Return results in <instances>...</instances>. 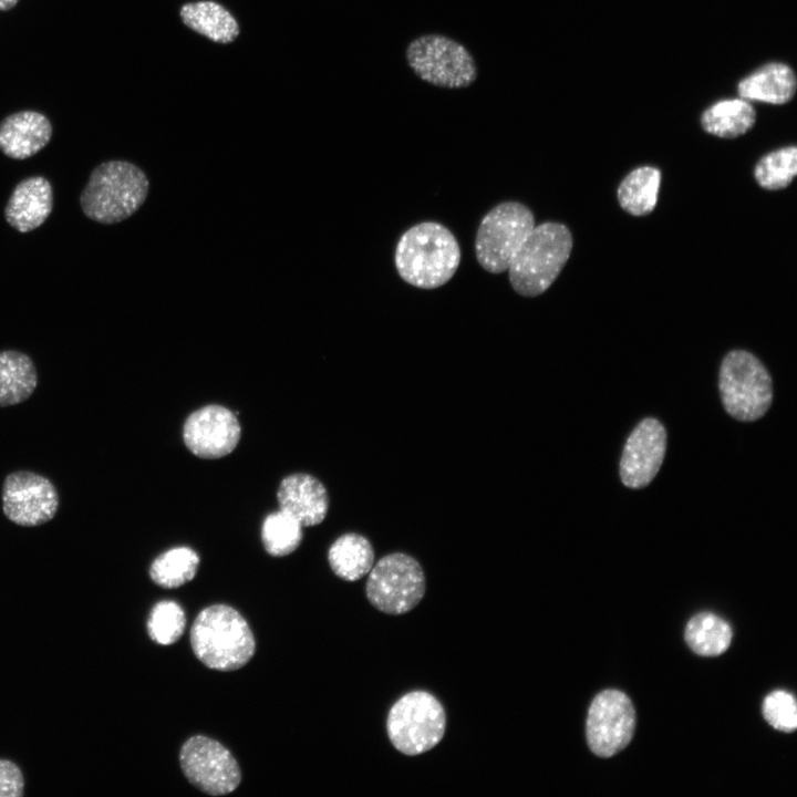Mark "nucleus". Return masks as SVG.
Returning a JSON list of instances; mask_svg holds the SVG:
<instances>
[{"mask_svg":"<svg viewBox=\"0 0 797 797\" xmlns=\"http://www.w3.org/2000/svg\"><path fill=\"white\" fill-rule=\"evenodd\" d=\"M23 794V776L12 762L0 759V797H19Z\"/></svg>","mask_w":797,"mask_h":797,"instance_id":"nucleus-30","label":"nucleus"},{"mask_svg":"<svg viewBox=\"0 0 797 797\" xmlns=\"http://www.w3.org/2000/svg\"><path fill=\"white\" fill-rule=\"evenodd\" d=\"M149 180L145 172L127 161L97 165L80 195L84 215L112 225L130 218L147 198Z\"/></svg>","mask_w":797,"mask_h":797,"instance_id":"nucleus-3","label":"nucleus"},{"mask_svg":"<svg viewBox=\"0 0 797 797\" xmlns=\"http://www.w3.org/2000/svg\"><path fill=\"white\" fill-rule=\"evenodd\" d=\"M38 385L32 359L22 352H0V407L24 402Z\"/></svg>","mask_w":797,"mask_h":797,"instance_id":"nucleus-19","label":"nucleus"},{"mask_svg":"<svg viewBox=\"0 0 797 797\" xmlns=\"http://www.w3.org/2000/svg\"><path fill=\"white\" fill-rule=\"evenodd\" d=\"M51 136L52 125L43 114L13 113L0 123V151L10 158L25 159L46 146Z\"/></svg>","mask_w":797,"mask_h":797,"instance_id":"nucleus-17","label":"nucleus"},{"mask_svg":"<svg viewBox=\"0 0 797 797\" xmlns=\"http://www.w3.org/2000/svg\"><path fill=\"white\" fill-rule=\"evenodd\" d=\"M332 571L345 581H356L373 567L374 550L368 538L348 532L334 540L328 552Z\"/></svg>","mask_w":797,"mask_h":797,"instance_id":"nucleus-20","label":"nucleus"},{"mask_svg":"<svg viewBox=\"0 0 797 797\" xmlns=\"http://www.w3.org/2000/svg\"><path fill=\"white\" fill-rule=\"evenodd\" d=\"M635 711L630 698L618 690H605L591 702L586 724L588 745L593 754L608 758L632 739Z\"/></svg>","mask_w":797,"mask_h":797,"instance_id":"nucleus-11","label":"nucleus"},{"mask_svg":"<svg viewBox=\"0 0 797 797\" xmlns=\"http://www.w3.org/2000/svg\"><path fill=\"white\" fill-rule=\"evenodd\" d=\"M59 508V494L52 482L34 472L10 473L2 485V510L6 517L24 527L50 521Z\"/></svg>","mask_w":797,"mask_h":797,"instance_id":"nucleus-12","label":"nucleus"},{"mask_svg":"<svg viewBox=\"0 0 797 797\" xmlns=\"http://www.w3.org/2000/svg\"><path fill=\"white\" fill-rule=\"evenodd\" d=\"M53 208L51 183L43 176H30L13 188L4 208L7 222L19 232L40 227Z\"/></svg>","mask_w":797,"mask_h":797,"instance_id":"nucleus-16","label":"nucleus"},{"mask_svg":"<svg viewBox=\"0 0 797 797\" xmlns=\"http://www.w3.org/2000/svg\"><path fill=\"white\" fill-rule=\"evenodd\" d=\"M797 173V148L787 146L763 156L755 166L758 185L768 190L787 187Z\"/></svg>","mask_w":797,"mask_h":797,"instance_id":"nucleus-27","label":"nucleus"},{"mask_svg":"<svg viewBox=\"0 0 797 797\" xmlns=\"http://www.w3.org/2000/svg\"><path fill=\"white\" fill-rule=\"evenodd\" d=\"M661 172L651 166L633 169L618 187L620 206L631 215L643 216L651 213L658 201Z\"/></svg>","mask_w":797,"mask_h":797,"instance_id":"nucleus-23","label":"nucleus"},{"mask_svg":"<svg viewBox=\"0 0 797 797\" xmlns=\"http://www.w3.org/2000/svg\"><path fill=\"white\" fill-rule=\"evenodd\" d=\"M198 553L189 547H174L157 556L151 565V579L167 589L178 588L197 573Z\"/></svg>","mask_w":797,"mask_h":797,"instance_id":"nucleus-25","label":"nucleus"},{"mask_svg":"<svg viewBox=\"0 0 797 797\" xmlns=\"http://www.w3.org/2000/svg\"><path fill=\"white\" fill-rule=\"evenodd\" d=\"M279 509L302 527L322 522L329 510V496L324 485L314 476L296 473L284 477L278 488Z\"/></svg>","mask_w":797,"mask_h":797,"instance_id":"nucleus-15","label":"nucleus"},{"mask_svg":"<svg viewBox=\"0 0 797 797\" xmlns=\"http://www.w3.org/2000/svg\"><path fill=\"white\" fill-rule=\"evenodd\" d=\"M179 14L192 30L217 43H229L239 34V25L230 12L214 1L186 3Z\"/></svg>","mask_w":797,"mask_h":797,"instance_id":"nucleus-21","label":"nucleus"},{"mask_svg":"<svg viewBox=\"0 0 797 797\" xmlns=\"http://www.w3.org/2000/svg\"><path fill=\"white\" fill-rule=\"evenodd\" d=\"M534 227V213L522 203L510 200L493 207L476 231L475 255L480 267L493 275L507 271Z\"/></svg>","mask_w":797,"mask_h":797,"instance_id":"nucleus-7","label":"nucleus"},{"mask_svg":"<svg viewBox=\"0 0 797 797\" xmlns=\"http://www.w3.org/2000/svg\"><path fill=\"white\" fill-rule=\"evenodd\" d=\"M756 121V112L749 101L742 97L721 100L707 107L701 116V125L708 134L735 138L749 131Z\"/></svg>","mask_w":797,"mask_h":797,"instance_id":"nucleus-22","label":"nucleus"},{"mask_svg":"<svg viewBox=\"0 0 797 797\" xmlns=\"http://www.w3.org/2000/svg\"><path fill=\"white\" fill-rule=\"evenodd\" d=\"M19 0H0V11L13 8Z\"/></svg>","mask_w":797,"mask_h":797,"instance_id":"nucleus-31","label":"nucleus"},{"mask_svg":"<svg viewBox=\"0 0 797 797\" xmlns=\"http://www.w3.org/2000/svg\"><path fill=\"white\" fill-rule=\"evenodd\" d=\"M729 624L716 614L703 612L686 624L684 638L690 649L703 656L724 653L732 641Z\"/></svg>","mask_w":797,"mask_h":797,"instance_id":"nucleus-24","label":"nucleus"},{"mask_svg":"<svg viewBox=\"0 0 797 797\" xmlns=\"http://www.w3.org/2000/svg\"><path fill=\"white\" fill-rule=\"evenodd\" d=\"M666 432L660 421L643 418L629 435L620 459V478L633 489L649 485L663 463Z\"/></svg>","mask_w":797,"mask_h":797,"instance_id":"nucleus-14","label":"nucleus"},{"mask_svg":"<svg viewBox=\"0 0 797 797\" xmlns=\"http://www.w3.org/2000/svg\"><path fill=\"white\" fill-rule=\"evenodd\" d=\"M190 645L203 664L225 672L246 665L256 650L247 621L226 604H214L198 613L190 629Z\"/></svg>","mask_w":797,"mask_h":797,"instance_id":"nucleus-2","label":"nucleus"},{"mask_svg":"<svg viewBox=\"0 0 797 797\" xmlns=\"http://www.w3.org/2000/svg\"><path fill=\"white\" fill-rule=\"evenodd\" d=\"M179 763L188 782L211 796L232 793L241 780L232 754L207 736L197 735L186 741L180 748Z\"/></svg>","mask_w":797,"mask_h":797,"instance_id":"nucleus-10","label":"nucleus"},{"mask_svg":"<svg viewBox=\"0 0 797 797\" xmlns=\"http://www.w3.org/2000/svg\"><path fill=\"white\" fill-rule=\"evenodd\" d=\"M572 245V235L563 224L546 221L534 227L508 267L514 291L528 298L544 293L568 261Z\"/></svg>","mask_w":797,"mask_h":797,"instance_id":"nucleus-4","label":"nucleus"},{"mask_svg":"<svg viewBox=\"0 0 797 797\" xmlns=\"http://www.w3.org/2000/svg\"><path fill=\"white\" fill-rule=\"evenodd\" d=\"M365 593L379 611L398 615L414 609L423 599L426 580L422 566L412 556L392 552L382 557L369 572Z\"/></svg>","mask_w":797,"mask_h":797,"instance_id":"nucleus-9","label":"nucleus"},{"mask_svg":"<svg viewBox=\"0 0 797 797\" xmlns=\"http://www.w3.org/2000/svg\"><path fill=\"white\" fill-rule=\"evenodd\" d=\"M764 718L775 728L791 733L797 727V705L793 694L774 691L763 702Z\"/></svg>","mask_w":797,"mask_h":797,"instance_id":"nucleus-29","label":"nucleus"},{"mask_svg":"<svg viewBox=\"0 0 797 797\" xmlns=\"http://www.w3.org/2000/svg\"><path fill=\"white\" fill-rule=\"evenodd\" d=\"M186 627L183 608L169 600L157 602L149 614L147 631L153 641L162 645H170L178 641Z\"/></svg>","mask_w":797,"mask_h":797,"instance_id":"nucleus-28","label":"nucleus"},{"mask_svg":"<svg viewBox=\"0 0 797 797\" xmlns=\"http://www.w3.org/2000/svg\"><path fill=\"white\" fill-rule=\"evenodd\" d=\"M718 386L724 408L735 420L756 421L772 404V377L763 363L747 351L734 350L724 356Z\"/></svg>","mask_w":797,"mask_h":797,"instance_id":"nucleus-5","label":"nucleus"},{"mask_svg":"<svg viewBox=\"0 0 797 797\" xmlns=\"http://www.w3.org/2000/svg\"><path fill=\"white\" fill-rule=\"evenodd\" d=\"M237 416L227 407L210 404L193 412L183 427L186 447L197 457L221 458L230 454L240 439Z\"/></svg>","mask_w":797,"mask_h":797,"instance_id":"nucleus-13","label":"nucleus"},{"mask_svg":"<svg viewBox=\"0 0 797 797\" xmlns=\"http://www.w3.org/2000/svg\"><path fill=\"white\" fill-rule=\"evenodd\" d=\"M394 263L398 276L420 289L447 283L460 263V247L454 234L436 221L408 228L397 241Z\"/></svg>","mask_w":797,"mask_h":797,"instance_id":"nucleus-1","label":"nucleus"},{"mask_svg":"<svg viewBox=\"0 0 797 797\" xmlns=\"http://www.w3.org/2000/svg\"><path fill=\"white\" fill-rule=\"evenodd\" d=\"M406 60L424 82L444 89H464L477 77V65L459 42L442 34H424L406 48Z\"/></svg>","mask_w":797,"mask_h":797,"instance_id":"nucleus-8","label":"nucleus"},{"mask_svg":"<svg viewBox=\"0 0 797 797\" xmlns=\"http://www.w3.org/2000/svg\"><path fill=\"white\" fill-rule=\"evenodd\" d=\"M302 539V525L282 510L269 514L261 526V540L266 551L273 557L293 552Z\"/></svg>","mask_w":797,"mask_h":797,"instance_id":"nucleus-26","label":"nucleus"},{"mask_svg":"<svg viewBox=\"0 0 797 797\" xmlns=\"http://www.w3.org/2000/svg\"><path fill=\"white\" fill-rule=\"evenodd\" d=\"M796 86V75L789 65L770 62L741 80L737 93L747 101L780 105L794 97Z\"/></svg>","mask_w":797,"mask_h":797,"instance_id":"nucleus-18","label":"nucleus"},{"mask_svg":"<svg viewBox=\"0 0 797 797\" xmlns=\"http://www.w3.org/2000/svg\"><path fill=\"white\" fill-rule=\"evenodd\" d=\"M446 729V714L441 702L426 691H412L390 708L386 732L392 745L402 754L415 756L434 748Z\"/></svg>","mask_w":797,"mask_h":797,"instance_id":"nucleus-6","label":"nucleus"}]
</instances>
